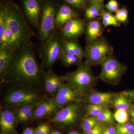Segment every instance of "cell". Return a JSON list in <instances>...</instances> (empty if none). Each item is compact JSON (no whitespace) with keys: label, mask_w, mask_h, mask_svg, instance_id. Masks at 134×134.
<instances>
[{"label":"cell","mask_w":134,"mask_h":134,"mask_svg":"<svg viewBox=\"0 0 134 134\" xmlns=\"http://www.w3.org/2000/svg\"><path fill=\"white\" fill-rule=\"evenodd\" d=\"M43 70L36 59L31 42L17 50L2 81L36 88L42 83Z\"/></svg>","instance_id":"6da1fadb"},{"label":"cell","mask_w":134,"mask_h":134,"mask_svg":"<svg viewBox=\"0 0 134 134\" xmlns=\"http://www.w3.org/2000/svg\"><path fill=\"white\" fill-rule=\"evenodd\" d=\"M0 13L2 14L12 33L22 44L31 42V39L35 36L30 28L23 13L18 6L9 2L1 5Z\"/></svg>","instance_id":"7a4b0ae2"},{"label":"cell","mask_w":134,"mask_h":134,"mask_svg":"<svg viewBox=\"0 0 134 134\" xmlns=\"http://www.w3.org/2000/svg\"><path fill=\"white\" fill-rule=\"evenodd\" d=\"M62 76L64 82L69 84L83 97L93 90L98 79L93 75L91 66L85 61L82 62L76 70Z\"/></svg>","instance_id":"3957f363"},{"label":"cell","mask_w":134,"mask_h":134,"mask_svg":"<svg viewBox=\"0 0 134 134\" xmlns=\"http://www.w3.org/2000/svg\"><path fill=\"white\" fill-rule=\"evenodd\" d=\"M32 88L16 84L6 93L4 98L8 108H14L22 105H37L46 97Z\"/></svg>","instance_id":"277c9868"},{"label":"cell","mask_w":134,"mask_h":134,"mask_svg":"<svg viewBox=\"0 0 134 134\" xmlns=\"http://www.w3.org/2000/svg\"><path fill=\"white\" fill-rule=\"evenodd\" d=\"M62 36L55 30L50 34L43 43L41 51L42 66L47 70H51L63 51Z\"/></svg>","instance_id":"5b68a950"},{"label":"cell","mask_w":134,"mask_h":134,"mask_svg":"<svg viewBox=\"0 0 134 134\" xmlns=\"http://www.w3.org/2000/svg\"><path fill=\"white\" fill-rule=\"evenodd\" d=\"M85 104L82 102L61 108L54 114L52 122L62 127L70 126L86 117Z\"/></svg>","instance_id":"8992f818"},{"label":"cell","mask_w":134,"mask_h":134,"mask_svg":"<svg viewBox=\"0 0 134 134\" xmlns=\"http://www.w3.org/2000/svg\"><path fill=\"white\" fill-rule=\"evenodd\" d=\"M85 61L91 66L101 65L108 56L112 55L113 48L105 38L101 36L88 43L85 47Z\"/></svg>","instance_id":"52a82bcc"},{"label":"cell","mask_w":134,"mask_h":134,"mask_svg":"<svg viewBox=\"0 0 134 134\" xmlns=\"http://www.w3.org/2000/svg\"><path fill=\"white\" fill-rule=\"evenodd\" d=\"M59 9L57 4L52 0H46L43 2L39 31L42 43L55 30V19Z\"/></svg>","instance_id":"ba28073f"},{"label":"cell","mask_w":134,"mask_h":134,"mask_svg":"<svg viewBox=\"0 0 134 134\" xmlns=\"http://www.w3.org/2000/svg\"><path fill=\"white\" fill-rule=\"evenodd\" d=\"M100 65L102 69L98 79L112 85L119 83L126 70V67L112 55L108 56Z\"/></svg>","instance_id":"9c48e42d"},{"label":"cell","mask_w":134,"mask_h":134,"mask_svg":"<svg viewBox=\"0 0 134 134\" xmlns=\"http://www.w3.org/2000/svg\"><path fill=\"white\" fill-rule=\"evenodd\" d=\"M60 109L74 103L82 102L83 96L69 84L64 83L54 96Z\"/></svg>","instance_id":"30bf717a"},{"label":"cell","mask_w":134,"mask_h":134,"mask_svg":"<svg viewBox=\"0 0 134 134\" xmlns=\"http://www.w3.org/2000/svg\"><path fill=\"white\" fill-rule=\"evenodd\" d=\"M116 93L113 92H102L92 90L84 95L82 102L85 105H99L107 108L113 107L114 100Z\"/></svg>","instance_id":"8fae6325"},{"label":"cell","mask_w":134,"mask_h":134,"mask_svg":"<svg viewBox=\"0 0 134 134\" xmlns=\"http://www.w3.org/2000/svg\"><path fill=\"white\" fill-rule=\"evenodd\" d=\"M85 23L79 18L72 19L67 22L61 29L63 37L67 39H74L86 33Z\"/></svg>","instance_id":"7c38bea8"},{"label":"cell","mask_w":134,"mask_h":134,"mask_svg":"<svg viewBox=\"0 0 134 134\" xmlns=\"http://www.w3.org/2000/svg\"><path fill=\"white\" fill-rule=\"evenodd\" d=\"M65 83L62 76H59L52 70L44 71L42 83L46 93L54 97Z\"/></svg>","instance_id":"4fadbf2b"},{"label":"cell","mask_w":134,"mask_h":134,"mask_svg":"<svg viewBox=\"0 0 134 134\" xmlns=\"http://www.w3.org/2000/svg\"><path fill=\"white\" fill-rule=\"evenodd\" d=\"M23 6L29 23L39 31L41 7L39 0H23Z\"/></svg>","instance_id":"5bb4252c"},{"label":"cell","mask_w":134,"mask_h":134,"mask_svg":"<svg viewBox=\"0 0 134 134\" xmlns=\"http://www.w3.org/2000/svg\"><path fill=\"white\" fill-rule=\"evenodd\" d=\"M60 108L55 102L54 97L46 96L36 106L32 119L40 120L56 113Z\"/></svg>","instance_id":"9a60e30c"},{"label":"cell","mask_w":134,"mask_h":134,"mask_svg":"<svg viewBox=\"0 0 134 134\" xmlns=\"http://www.w3.org/2000/svg\"><path fill=\"white\" fill-rule=\"evenodd\" d=\"M2 44L10 46L16 51L23 45L12 33L4 16L0 13V45Z\"/></svg>","instance_id":"2e32d148"},{"label":"cell","mask_w":134,"mask_h":134,"mask_svg":"<svg viewBox=\"0 0 134 134\" xmlns=\"http://www.w3.org/2000/svg\"><path fill=\"white\" fill-rule=\"evenodd\" d=\"M16 51L8 45H0V75L2 80L13 60Z\"/></svg>","instance_id":"e0dca14e"},{"label":"cell","mask_w":134,"mask_h":134,"mask_svg":"<svg viewBox=\"0 0 134 134\" xmlns=\"http://www.w3.org/2000/svg\"><path fill=\"white\" fill-rule=\"evenodd\" d=\"M16 119L13 110L9 108L1 110L0 127L3 134L14 132Z\"/></svg>","instance_id":"ac0fdd59"},{"label":"cell","mask_w":134,"mask_h":134,"mask_svg":"<svg viewBox=\"0 0 134 134\" xmlns=\"http://www.w3.org/2000/svg\"><path fill=\"white\" fill-rule=\"evenodd\" d=\"M77 12L69 6L64 4L59 8L55 19V30L60 29L69 21L79 18Z\"/></svg>","instance_id":"d6986e66"},{"label":"cell","mask_w":134,"mask_h":134,"mask_svg":"<svg viewBox=\"0 0 134 134\" xmlns=\"http://www.w3.org/2000/svg\"><path fill=\"white\" fill-rule=\"evenodd\" d=\"M103 24L99 19L90 21L86 26V40L91 43L102 36Z\"/></svg>","instance_id":"ffe728a7"},{"label":"cell","mask_w":134,"mask_h":134,"mask_svg":"<svg viewBox=\"0 0 134 134\" xmlns=\"http://www.w3.org/2000/svg\"><path fill=\"white\" fill-rule=\"evenodd\" d=\"M134 100L130 92L116 93L113 103V107L116 110H125L129 112L133 108L132 100Z\"/></svg>","instance_id":"44dd1931"},{"label":"cell","mask_w":134,"mask_h":134,"mask_svg":"<svg viewBox=\"0 0 134 134\" xmlns=\"http://www.w3.org/2000/svg\"><path fill=\"white\" fill-rule=\"evenodd\" d=\"M37 105H22L13 108L17 122H24L32 119Z\"/></svg>","instance_id":"7402d4cb"},{"label":"cell","mask_w":134,"mask_h":134,"mask_svg":"<svg viewBox=\"0 0 134 134\" xmlns=\"http://www.w3.org/2000/svg\"><path fill=\"white\" fill-rule=\"evenodd\" d=\"M62 46L63 51L76 55L82 59L86 57L85 51H84L77 39H67L63 37Z\"/></svg>","instance_id":"603a6c76"},{"label":"cell","mask_w":134,"mask_h":134,"mask_svg":"<svg viewBox=\"0 0 134 134\" xmlns=\"http://www.w3.org/2000/svg\"><path fill=\"white\" fill-rule=\"evenodd\" d=\"M103 6L97 4H91L85 10V18L89 21L97 19V17L102 14L104 10Z\"/></svg>","instance_id":"cb8c5ba5"},{"label":"cell","mask_w":134,"mask_h":134,"mask_svg":"<svg viewBox=\"0 0 134 134\" xmlns=\"http://www.w3.org/2000/svg\"><path fill=\"white\" fill-rule=\"evenodd\" d=\"M62 64L64 66L68 67L71 65L79 66L82 62V59L76 55L63 51L60 58Z\"/></svg>","instance_id":"d4e9b609"},{"label":"cell","mask_w":134,"mask_h":134,"mask_svg":"<svg viewBox=\"0 0 134 134\" xmlns=\"http://www.w3.org/2000/svg\"><path fill=\"white\" fill-rule=\"evenodd\" d=\"M102 17V23L105 27L108 26L113 25L116 27L119 26L120 23L118 21L115 15H114L111 13L104 10L101 15Z\"/></svg>","instance_id":"484cf974"},{"label":"cell","mask_w":134,"mask_h":134,"mask_svg":"<svg viewBox=\"0 0 134 134\" xmlns=\"http://www.w3.org/2000/svg\"><path fill=\"white\" fill-rule=\"evenodd\" d=\"M97 120L99 122L106 125H113L114 124V114L109 110L108 108H106L99 115L96 117Z\"/></svg>","instance_id":"4316f807"},{"label":"cell","mask_w":134,"mask_h":134,"mask_svg":"<svg viewBox=\"0 0 134 134\" xmlns=\"http://www.w3.org/2000/svg\"><path fill=\"white\" fill-rule=\"evenodd\" d=\"M105 107L99 105L89 104L85 105L86 117L88 116L97 117L104 111L106 108Z\"/></svg>","instance_id":"83f0119b"},{"label":"cell","mask_w":134,"mask_h":134,"mask_svg":"<svg viewBox=\"0 0 134 134\" xmlns=\"http://www.w3.org/2000/svg\"><path fill=\"white\" fill-rule=\"evenodd\" d=\"M99 122L96 117L88 116L84 118L82 124V127L83 132L86 134Z\"/></svg>","instance_id":"f1b7e54d"},{"label":"cell","mask_w":134,"mask_h":134,"mask_svg":"<svg viewBox=\"0 0 134 134\" xmlns=\"http://www.w3.org/2000/svg\"><path fill=\"white\" fill-rule=\"evenodd\" d=\"M115 128L116 134H134V125L132 123L118 124Z\"/></svg>","instance_id":"f546056e"},{"label":"cell","mask_w":134,"mask_h":134,"mask_svg":"<svg viewBox=\"0 0 134 134\" xmlns=\"http://www.w3.org/2000/svg\"><path fill=\"white\" fill-rule=\"evenodd\" d=\"M129 113L125 110H116L114 114V119L119 124L126 123L129 120Z\"/></svg>","instance_id":"4dcf8cb0"},{"label":"cell","mask_w":134,"mask_h":134,"mask_svg":"<svg viewBox=\"0 0 134 134\" xmlns=\"http://www.w3.org/2000/svg\"><path fill=\"white\" fill-rule=\"evenodd\" d=\"M128 12L126 8L119 9L115 12V16L117 21L120 23H126L128 21Z\"/></svg>","instance_id":"1f68e13d"},{"label":"cell","mask_w":134,"mask_h":134,"mask_svg":"<svg viewBox=\"0 0 134 134\" xmlns=\"http://www.w3.org/2000/svg\"><path fill=\"white\" fill-rule=\"evenodd\" d=\"M50 127L46 124H42L34 129V134H50Z\"/></svg>","instance_id":"d6a6232c"},{"label":"cell","mask_w":134,"mask_h":134,"mask_svg":"<svg viewBox=\"0 0 134 134\" xmlns=\"http://www.w3.org/2000/svg\"><path fill=\"white\" fill-rule=\"evenodd\" d=\"M69 5L76 9H81L85 5L86 0H64Z\"/></svg>","instance_id":"836d02e7"},{"label":"cell","mask_w":134,"mask_h":134,"mask_svg":"<svg viewBox=\"0 0 134 134\" xmlns=\"http://www.w3.org/2000/svg\"><path fill=\"white\" fill-rule=\"evenodd\" d=\"M105 8L108 12H115L119 9V5L116 0H110L105 5Z\"/></svg>","instance_id":"e575fe53"},{"label":"cell","mask_w":134,"mask_h":134,"mask_svg":"<svg viewBox=\"0 0 134 134\" xmlns=\"http://www.w3.org/2000/svg\"><path fill=\"white\" fill-rule=\"evenodd\" d=\"M102 122H99L90 131L86 134H102L106 127Z\"/></svg>","instance_id":"d590c367"},{"label":"cell","mask_w":134,"mask_h":134,"mask_svg":"<svg viewBox=\"0 0 134 134\" xmlns=\"http://www.w3.org/2000/svg\"><path fill=\"white\" fill-rule=\"evenodd\" d=\"M102 134H116V128L113 126L106 127Z\"/></svg>","instance_id":"8d00e7d4"},{"label":"cell","mask_w":134,"mask_h":134,"mask_svg":"<svg viewBox=\"0 0 134 134\" xmlns=\"http://www.w3.org/2000/svg\"><path fill=\"white\" fill-rule=\"evenodd\" d=\"M22 134H34V130L31 128H27L23 131Z\"/></svg>","instance_id":"74e56055"},{"label":"cell","mask_w":134,"mask_h":134,"mask_svg":"<svg viewBox=\"0 0 134 134\" xmlns=\"http://www.w3.org/2000/svg\"><path fill=\"white\" fill-rule=\"evenodd\" d=\"M91 4H97L103 5L104 0H88Z\"/></svg>","instance_id":"f35d334b"},{"label":"cell","mask_w":134,"mask_h":134,"mask_svg":"<svg viewBox=\"0 0 134 134\" xmlns=\"http://www.w3.org/2000/svg\"><path fill=\"white\" fill-rule=\"evenodd\" d=\"M130 117L133 122H134V107L129 112Z\"/></svg>","instance_id":"ab89813d"},{"label":"cell","mask_w":134,"mask_h":134,"mask_svg":"<svg viewBox=\"0 0 134 134\" xmlns=\"http://www.w3.org/2000/svg\"><path fill=\"white\" fill-rule=\"evenodd\" d=\"M69 134H81L79 132L75 130H72L69 132Z\"/></svg>","instance_id":"60d3db41"},{"label":"cell","mask_w":134,"mask_h":134,"mask_svg":"<svg viewBox=\"0 0 134 134\" xmlns=\"http://www.w3.org/2000/svg\"><path fill=\"white\" fill-rule=\"evenodd\" d=\"M50 134H62L61 133L59 132V131H54L53 132H51Z\"/></svg>","instance_id":"b9f144b4"},{"label":"cell","mask_w":134,"mask_h":134,"mask_svg":"<svg viewBox=\"0 0 134 134\" xmlns=\"http://www.w3.org/2000/svg\"><path fill=\"white\" fill-rule=\"evenodd\" d=\"M131 93V96H132V97L133 99L134 100V91L132 92H130Z\"/></svg>","instance_id":"7bdbcfd3"},{"label":"cell","mask_w":134,"mask_h":134,"mask_svg":"<svg viewBox=\"0 0 134 134\" xmlns=\"http://www.w3.org/2000/svg\"><path fill=\"white\" fill-rule=\"evenodd\" d=\"M4 134H16L14 133H9Z\"/></svg>","instance_id":"ee69618b"}]
</instances>
